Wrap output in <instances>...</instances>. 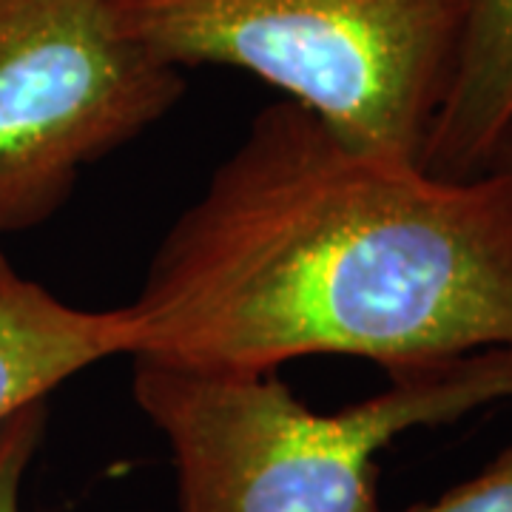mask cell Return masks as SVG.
Listing matches in <instances>:
<instances>
[{
    "instance_id": "9",
    "label": "cell",
    "mask_w": 512,
    "mask_h": 512,
    "mask_svg": "<svg viewBox=\"0 0 512 512\" xmlns=\"http://www.w3.org/2000/svg\"><path fill=\"white\" fill-rule=\"evenodd\" d=\"M487 168H507V171H512V117L507 128L501 131V137H498V146H495L493 160H490Z\"/></svg>"
},
{
    "instance_id": "6",
    "label": "cell",
    "mask_w": 512,
    "mask_h": 512,
    "mask_svg": "<svg viewBox=\"0 0 512 512\" xmlns=\"http://www.w3.org/2000/svg\"><path fill=\"white\" fill-rule=\"evenodd\" d=\"M512 117V0H473L453 92L430 137L424 168L439 177L487 171Z\"/></svg>"
},
{
    "instance_id": "7",
    "label": "cell",
    "mask_w": 512,
    "mask_h": 512,
    "mask_svg": "<svg viewBox=\"0 0 512 512\" xmlns=\"http://www.w3.org/2000/svg\"><path fill=\"white\" fill-rule=\"evenodd\" d=\"M46 430V402L29 404L0 430V512H20L23 481Z\"/></svg>"
},
{
    "instance_id": "5",
    "label": "cell",
    "mask_w": 512,
    "mask_h": 512,
    "mask_svg": "<svg viewBox=\"0 0 512 512\" xmlns=\"http://www.w3.org/2000/svg\"><path fill=\"white\" fill-rule=\"evenodd\" d=\"M114 356H131V325L120 308L63 302L23 276L0 251V430L29 404Z\"/></svg>"
},
{
    "instance_id": "3",
    "label": "cell",
    "mask_w": 512,
    "mask_h": 512,
    "mask_svg": "<svg viewBox=\"0 0 512 512\" xmlns=\"http://www.w3.org/2000/svg\"><path fill=\"white\" fill-rule=\"evenodd\" d=\"M174 69L231 66L336 134L424 168L453 92L473 0H114Z\"/></svg>"
},
{
    "instance_id": "1",
    "label": "cell",
    "mask_w": 512,
    "mask_h": 512,
    "mask_svg": "<svg viewBox=\"0 0 512 512\" xmlns=\"http://www.w3.org/2000/svg\"><path fill=\"white\" fill-rule=\"evenodd\" d=\"M123 311L131 359L211 370L353 356L396 376L512 348V171L393 163L279 97Z\"/></svg>"
},
{
    "instance_id": "8",
    "label": "cell",
    "mask_w": 512,
    "mask_h": 512,
    "mask_svg": "<svg viewBox=\"0 0 512 512\" xmlns=\"http://www.w3.org/2000/svg\"><path fill=\"white\" fill-rule=\"evenodd\" d=\"M402 512H512V444L478 473L439 495Z\"/></svg>"
},
{
    "instance_id": "2",
    "label": "cell",
    "mask_w": 512,
    "mask_h": 512,
    "mask_svg": "<svg viewBox=\"0 0 512 512\" xmlns=\"http://www.w3.org/2000/svg\"><path fill=\"white\" fill-rule=\"evenodd\" d=\"M131 393L171 450L180 512H382L376 456L416 427L512 399V348L404 370L336 413L311 410L276 373L146 356Z\"/></svg>"
},
{
    "instance_id": "4",
    "label": "cell",
    "mask_w": 512,
    "mask_h": 512,
    "mask_svg": "<svg viewBox=\"0 0 512 512\" xmlns=\"http://www.w3.org/2000/svg\"><path fill=\"white\" fill-rule=\"evenodd\" d=\"M185 94L114 0H0V239L49 222L86 168Z\"/></svg>"
}]
</instances>
